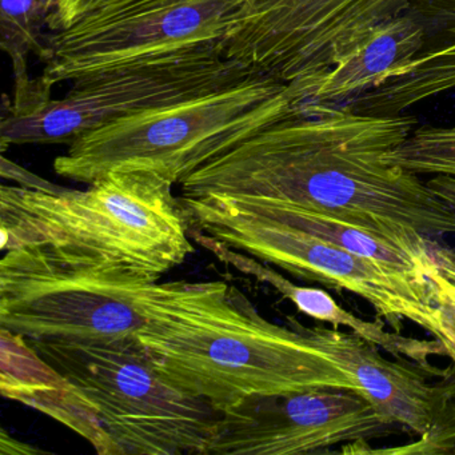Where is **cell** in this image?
I'll list each match as a JSON object with an SVG mask.
<instances>
[{
	"mask_svg": "<svg viewBox=\"0 0 455 455\" xmlns=\"http://www.w3.org/2000/svg\"><path fill=\"white\" fill-rule=\"evenodd\" d=\"M417 126L411 116H362L305 102L180 183L182 196H226L310 210L387 239L441 268L455 206L387 161Z\"/></svg>",
	"mask_w": 455,
	"mask_h": 455,
	"instance_id": "cell-1",
	"label": "cell"
},
{
	"mask_svg": "<svg viewBox=\"0 0 455 455\" xmlns=\"http://www.w3.org/2000/svg\"><path fill=\"white\" fill-rule=\"evenodd\" d=\"M159 374L217 411L259 395L343 388L361 393L305 326H279L228 282H166L138 334Z\"/></svg>",
	"mask_w": 455,
	"mask_h": 455,
	"instance_id": "cell-2",
	"label": "cell"
},
{
	"mask_svg": "<svg viewBox=\"0 0 455 455\" xmlns=\"http://www.w3.org/2000/svg\"><path fill=\"white\" fill-rule=\"evenodd\" d=\"M172 188V180L145 170L108 172L84 191L2 186L0 247H52L161 279L196 251Z\"/></svg>",
	"mask_w": 455,
	"mask_h": 455,
	"instance_id": "cell-3",
	"label": "cell"
},
{
	"mask_svg": "<svg viewBox=\"0 0 455 455\" xmlns=\"http://www.w3.org/2000/svg\"><path fill=\"white\" fill-rule=\"evenodd\" d=\"M311 79L283 84L263 74L206 94L111 122L71 143L54 161L60 177L94 182L111 172L185 178L276 122L302 110Z\"/></svg>",
	"mask_w": 455,
	"mask_h": 455,
	"instance_id": "cell-4",
	"label": "cell"
},
{
	"mask_svg": "<svg viewBox=\"0 0 455 455\" xmlns=\"http://www.w3.org/2000/svg\"><path fill=\"white\" fill-rule=\"evenodd\" d=\"M0 327L28 340L87 342L138 337L164 283L119 263L47 246L4 251Z\"/></svg>",
	"mask_w": 455,
	"mask_h": 455,
	"instance_id": "cell-5",
	"label": "cell"
},
{
	"mask_svg": "<svg viewBox=\"0 0 455 455\" xmlns=\"http://www.w3.org/2000/svg\"><path fill=\"white\" fill-rule=\"evenodd\" d=\"M28 342L92 402L119 455H206L220 411L162 377L138 337Z\"/></svg>",
	"mask_w": 455,
	"mask_h": 455,
	"instance_id": "cell-6",
	"label": "cell"
},
{
	"mask_svg": "<svg viewBox=\"0 0 455 455\" xmlns=\"http://www.w3.org/2000/svg\"><path fill=\"white\" fill-rule=\"evenodd\" d=\"M190 228L286 273L346 290L372 306L398 329L410 321L435 335V302L430 283L359 257L300 230L249 202L226 196H180Z\"/></svg>",
	"mask_w": 455,
	"mask_h": 455,
	"instance_id": "cell-7",
	"label": "cell"
},
{
	"mask_svg": "<svg viewBox=\"0 0 455 455\" xmlns=\"http://www.w3.org/2000/svg\"><path fill=\"white\" fill-rule=\"evenodd\" d=\"M257 74L226 57L222 44L81 76L60 100L4 114L2 148L68 145L111 122L156 106L231 86Z\"/></svg>",
	"mask_w": 455,
	"mask_h": 455,
	"instance_id": "cell-8",
	"label": "cell"
},
{
	"mask_svg": "<svg viewBox=\"0 0 455 455\" xmlns=\"http://www.w3.org/2000/svg\"><path fill=\"white\" fill-rule=\"evenodd\" d=\"M412 0H246L222 49L226 57L283 84L321 78Z\"/></svg>",
	"mask_w": 455,
	"mask_h": 455,
	"instance_id": "cell-9",
	"label": "cell"
},
{
	"mask_svg": "<svg viewBox=\"0 0 455 455\" xmlns=\"http://www.w3.org/2000/svg\"><path fill=\"white\" fill-rule=\"evenodd\" d=\"M246 0H186L111 20H82L44 36L39 86L52 87L164 55L222 44Z\"/></svg>",
	"mask_w": 455,
	"mask_h": 455,
	"instance_id": "cell-10",
	"label": "cell"
},
{
	"mask_svg": "<svg viewBox=\"0 0 455 455\" xmlns=\"http://www.w3.org/2000/svg\"><path fill=\"white\" fill-rule=\"evenodd\" d=\"M395 423L361 393L314 388L250 396L220 411L206 455H299L388 435Z\"/></svg>",
	"mask_w": 455,
	"mask_h": 455,
	"instance_id": "cell-11",
	"label": "cell"
},
{
	"mask_svg": "<svg viewBox=\"0 0 455 455\" xmlns=\"http://www.w3.org/2000/svg\"><path fill=\"white\" fill-rule=\"evenodd\" d=\"M314 345L359 386L394 423L420 436L411 446L380 450L386 454H436L455 446V385H431L420 370L386 359L378 346L354 332L305 327Z\"/></svg>",
	"mask_w": 455,
	"mask_h": 455,
	"instance_id": "cell-12",
	"label": "cell"
},
{
	"mask_svg": "<svg viewBox=\"0 0 455 455\" xmlns=\"http://www.w3.org/2000/svg\"><path fill=\"white\" fill-rule=\"evenodd\" d=\"M0 390L54 418L90 442L100 455H119L92 402L22 337L2 329Z\"/></svg>",
	"mask_w": 455,
	"mask_h": 455,
	"instance_id": "cell-13",
	"label": "cell"
},
{
	"mask_svg": "<svg viewBox=\"0 0 455 455\" xmlns=\"http://www.w3.org/2000/svg\"><path fill=\"white\" fill-rule=\"evenodd\" d=\"M425 26L407 12L378 26L316 81L306 102L339 106L371 92L425 50Z\"/></svg>",
	"mask_w": 455,
	"mask_h": 455,
	"instance_id": "cell-14",
	"label": "cell"
},
{
	"mask_svg": "<svg viewBox=\"0 0 455 455\" xmlns=\"http://www.w3.org/2000/svg\"><path fill=\"white\" fill-rule=\"evenodd\" d=\"M198 243L206 247L222 262L228 263L242 273L250 274L259 281L271 284L305 315L330 323L335 329L347 327L354 334L374 343L395 358L401 359V356H406L417 362L420 367L430 369L428 364L430 356L447 355V350L441 340L414 339L396 332L386 331L385 326L380 322H369L358 318L350 311L345 310L342 306L338 305L334 298L323 290L316 287L297 286L278 271L273 270L267 265H263V262L250 255L228 249L207 235H199Z\"/></svg>",
	"mask_w": 455,
	"mask_h": 455,
	"instance_id": "cell-15",
	"label": "cell"
},
{
	"mask_svg": "<svg viewBox=\"0 0 455 455\" xmlns=\"http://www.w3.org/2000/svg\"><path fill=\"white\" fill-rule=\"evenodd\" d=\"M60 0H2L0 12V49L12 66L14 100H10L9 114H20L44 100H50L36 79L28 76V58L44 60L47 52L44 30Z\"/></svg>",
	"mask_w": 455,
	"mask_h": 455,
	"instance_id": "cell-16",
	"label": "cell"
},
{
	"mask_svg": "<svg viewBox=\"0 0 455 455\" xmlns=\"http://www.w3.org/2000/svg\"><path fill=\"white\" fill-rule=\"evenodd\" d=\"M234 199V198H233ZM255 204L259 209L265 210L268 214L307 231L318 238L331 242L340 249L347 250L359 257L374 260L379 265L387 266L399 273L412 276L418 281L430 283L431 273L438 271L439 268L430 267L425 265L422 260L409 254L404 250L399 249L395 244L390 243L387 239L382 238L372 231L363 228L351 225L345 220L337 218L327 217L319 212L310 210L297 209V207L282 206V204H266V202L246 201Z\"/></svg>",
	"mask_w": 455,
	"mask_h": 455,
	"instance_id": "cell-17",
	"label": "cell"
},
{
	"mask_svg": "<svg viewBox=\"0 0 455 455\" xmlns=\"http://www.w3.org/2000/svg\"><path fill=\"white\" fill-rule=\"evenodd\" d=\"M387 161L418 175L455 177L454 126H423L387 156Z\"/></svg>",
	"mask_w": 455,
	"mask_h": 455,
	"instance_id": "cell-18",
	"label": "cell"
},
{
	"mask_svg": "<svg viewBox=\"0 0 455 455\" xmlns=\"http://www.w3.org/2000/svg\"><path fill=\"white\" fill-rule=\"evenodd\" d=\"M177 2L186 0H60L57 9L49 18L47 28L55 33L71 28L87 18L111 20Z\"/></svg>",
	"mask_w": 455,
	"mask_h": 455,
	"instance_id": "cell-19",
	"label": "cell"
},
{
	"mask_svg": "<svg viewBox=\"0 0 455 455\" xmlns=\"http://www.w3.org/2000/svg\"><path fill=\"white\" fill-rule=\"evenodd\" d=\"M438 318L435 339L441 340L447 355L455 361V282L439 268L428 276Z\"/></svg>",
	"mask_w": 455,
	"mask_h": 455,
	"instance_id": "cell-20",
	"label": "cell"
},
{
	"mask_svg": "<svg viewBox=\"0 0 455 455\" xmlns=\"http://www.w3.org/2000/svg\"><path fill=\"white\" fill-rule=\"evenodd\" d=\"M427 185L436 196L455 206V177L433 175V178L427 180Z\"/></svg>",
	"mask_w": 455,
	"mask_h": 455,
	"instance_id": "cell-21",
	"label": "cell"
},
{
	"mask_svg": "<svg viewBox=\"0 0 455 455\" xmlns=\"http://www.w3.org/2000/svg\"><path fill=\"white\" fill-rule=\"evenodd\" d=\"M0 444H2V450L0 452L2 454H42V450L36 449V447L28 446V444L22 443V442L17 441V439L10 436L6 431L2 430V441H0Z\"/></svg>",
	"mask_w": 455,
	"mask_h": 455,
	"instance_id": "cell-22",
	"label": "cell"
}]
</instances>
